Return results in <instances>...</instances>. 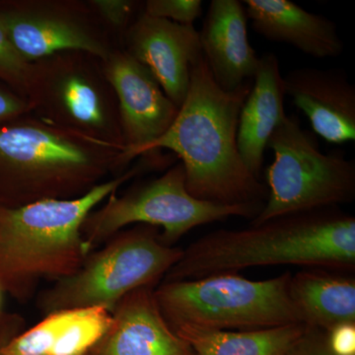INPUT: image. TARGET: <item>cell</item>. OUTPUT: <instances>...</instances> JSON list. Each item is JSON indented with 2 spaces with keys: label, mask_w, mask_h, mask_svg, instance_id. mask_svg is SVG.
Masks as SVG:
<instances>
[{
  "label": "cell",
  "mask_w": 355,
  "mask_h": 355,
  "mask_svg": "<svg viewBox=\"0 0 355 355\" xmlns=\"http://www.w3.org/2000/svg\"><path fill=\"white\" fill-rule=\"evenodd\" d=\"M183 253L184 250L163 243L153 226L133 229L65 277L51 292L49 307L113 311L130 292L148 287L169 272Z\"/></svg>",
  "instance_id": "cell-9"
},
{
  "label": "cell",
  "mask_w": 355,
  "mask_h": 355,
  "mask_svg": "<svg viewBox=\"0 0 355 355\" xmlns=\"http://www.w3.org/2000/svg\"><path fill=\"white\" fill-rule=\"evenodd\" d=\"M105 27L113 35L121 48V41L128 28L137 19L140 2L133 0H87Z\"/></svg>",
  "instance_id": "cell-21"
},
{
  "label": "cell",
  "mask_w": 355,
  "mask_h": 355,
  "mask_svg": "<svg viewBox=\"0 0 355 355\" xmlns=\"http://www.w3.org/2000/svg\"><path fill=\"white\" fill-rule=\"evenodd\" d=\"M253 83L224 91L202 58L191 72L188 94L171 127L144 155L162 149L181 160L187 190L193 197L218 205L265 203L268 190L248 170L237 146L243 105Z\"/></svg>",
  "instance_id": "cell-1"
},
{
  "label": "cell",
  "mask_w": 355,
  "mask_h": 355,
  "mask_svg": "<svg viewBox=\"0 0 355 355\" xmlns=\"http://www.w3.org/2000/svg\"><path fill=\"white\" fill-rule=\"evenodd\" d=\"M289 294L301 322L329 331L355 323V280L324 268L291 275Z\"/></svg>",
  "instance_id": "cell-18"
},
{
  "label": "cell",
  "mask_w": 355,
  "mask_h": 355,
  "mask_svg": "<svg viewBox=\"0 0 355 355\" xmlns=\"http://www.w3.org/2000/svg\"><path fill=\"white\" fill-rule=\"evenodd\" d=\"M0 347H1V345H0ZM0 355H3L1 354V352H0Z\"/></svg>",
  "instance_id": "cell-27"
},
{
  "label": "cell",
  "mask_w": 355,
  "mask_h": 355,
  "mask_svg": "<svg viewBox=\"0 0 355 355\" xmlns=\"http://www.w3.org/2000/svg\"><path fill=\"white\" fill-rule=\"evenodd\" d=\"M30 113L31 104L27 98L0 81V127Z\"/></svg>",
  "instance_id": "cell-24"
},
{
  "label": "cell",
  "mask_w": 355,
  "mask_h": 355,
  "mask_svg": "<svg viewBox=\"0 0 355 355\" xmlns=\"http://www.w3.org/2000/svg\"><path fill=\"white\" fill-rule=\"evenodd\" d=\"M113 317L108 333L87 355H196L166 321L149 287L121 299Z\"/></svg>",
  "instance_id": "cell-14"
},
{
  "label": "cell",
  "mask_w": 355,
  "mask_h": 355,
  "mask_svg": "<svg viewBox=\"0 0 355 355\" xmlns=\"http://www.w3.org/2000/svg\"><path fill=\"white\" fill-rule=\"evenodd\" d=\"M32 64L20 57L0 28V81L27 98L31 81Z\"/></svg>",
  "instance_id": "cell-22"
},
{
  "label": "cell",
  "mask_w": 355,
  "mask_h": 355,
  "mask_svg": "<svg viewBox=\"0 0 355 355\" xmlns=\"http://www.w3.org/2000/svg\"><path fill=\"white\" fill-rule=\"evenodd\" d=\"M248 17L239 0H212L200 33L203 58L224 91L235 90L253 78L260 58L250 44Z\"/></svg>",
  "instance_id": "cell-15"
},
{
  "label": "cell",
  "mask_w": 355,
  "mask_h": 355,
  "mask_svg": "<svg viewBox=\"0 0 355 355\" xmlns=\"http://www.w3.org/2000/svg\"><path fill=\"white\" fill-rule=\"evenodd\" d=\"M113 313L104 307L69 309L50 355H87L108 333Z\"/></svg>",
  "instance_id": "cell-20"
},
{
  "label": "cell",
  "mask_w": 355,
  "mask_h": 355,
  "mask_svg": "<svg viewBox=\"0 0 355 355\" xmlns=\"http://www.w3.org/2000/svg\"><path fill=\"white\" fill-rule=\"evenodd\" d=\"M0 28L30 64L67 51L104 60L121 48L88 1L80 0H0Z\"/></svg>",
  "instance_id": "cell-10"
},
{
  "label": "cell",
  "mask_w": 355,
  "mask_h": 355,
  "mask_svg": "<svg viewBox=\"0 0 355 355\" xmlns=\"http://www.w3.org/2000/svg\"><path fill=\"white\" fill-rule=\"evenodd\" d=\"M291 273L266 280L222 273L168 282L154 292L170 327L261 330L303 324L289 294Z\"/></svg>",
  "instance_id": "cell-5"
},
{
  "label": "cell",
  "mask_w": 355,
  "mask_h": 355,
  "mask_svg": "<svg viewBox=\"0 0 355 355\" xmlns=\"http://www.w3.org/2000/svg\"><path fill=\"white\" fill-rule=\"evenodd\" d=\"M142 169L144 166H137L80 197L0 205V270L22 279L76 272L90 249L83 236L84 222L99 203Z\"/></svg>",
  "instance_id": "cell-4"
},
{
  "label": "cell",
  "mask_w": 355,
  "mask_h": 355,
  "mask_svg": "<svg viewBox=\"0 0 355 355\" xmlns=\"http://www.w3.org/2000/svg\"><path fill=\"white\" fill-rule=\"evenodd\" d=\"M171 328L196 355H286L307 326L247 331L210 330L188 324Z\"/></svg>",
  "instance_id": "cell-19"
},
{
  "label": "cell",
  "mask_w": 355,
  "mask_h": 355,
  "mask_svg": "<svg viewBox=\"0 0 355 355\" xmlns=\"http://www.w3.org/2000/svg\"><path fill=\"white\" fill-rule=\"evenodd\" d=\"M105 76L116 95L125 160L144 155L176 119L179 108L167 97L150 70L123 48L102 60Z\"/></svg>",
  "instance_id": "cell-11"
},
{
  "label": "cell",
  "mask_w": 355,
  "mask_h": 355,
  "mask_svg": "<svg viewBox=\"0 0 355 355\" xmlns=\"http://www.w3.org/2000/svg\"><path fill=\"white\" fill-rule=\"evenodd\" d=\"M327 340L334 355H355V323L338 324L327 331Z\"/></svg>",
  "instance_id": "cell-26"
},
{
  "label": "cell",
  "mask_w": 355,
  "mask_h": 355,
  "mask_svg": "<svg viewBox=\"0 0 355 355\" xmlns=\"http://www.w3.org/2000/svg\"><path fill=\"white\" fill-rule=\"evenodd\" d=\"M123 153L24 114L0 127V205L80 197L128 164Z\"/></svg>",
  "instance_id": "cell-3"
},
{
  "label": "cell",
  "mask_w": 355,
  "mask_h": 355,
  "mask_svg": "<svg viewBox=\"0 0 355 355\" xmlns=\"http://www.w3.org/2000/svg\"><path fill=\"white\" fill-rule=\"evenodd\" d=\"M286 95L315 133L334 144L355 140V87L342 69L300 67L284 76Z\"/></svg>",
  "instance_id": "cell-13"
},
{
  "label": "cell",
  "mask_w": 355,
  "mask_h": 355,
  "mask_svg": "<svg viewBox=\"0 0 355 355\" xmlns=\"http://www.w3.org/2000/svg\"><path fill=\"white\" fill-rule=\"evenodd\" d=\"M265 203L218 205L198 200L189 193L182 163H178L158 179L135 189L123 197L110 196L101 209L91 212L83 224L86 244L118 232L133 223L163 228L160 239L166 245L183 237L191 229L231 216L253 219L260 214Z\"/></svg>",
  "instance_id": "cell-8"
},
{
  "label": "cell",
  "mask_w": 355,
  "mask_h": 355,
  "mask_svg": "<svg viewBox=\"0 0 355 355\" xmlns=\"http://www.w3.org/2000/svg\"><path fill=\"white\" fill-rule=\"evenodd\" d=\"M27 99L41 120L125 150L118 102L99 58L67 51L32 62Z\"/></svg>",
  "instance_id": "cell-7"
},
{
  "label": "cell",
  "mask_w": 355,
  "mask_h": 355,
  "mask_svg": "<svg viewBox=\"0 0 355 355\" xmlns=\"http://www.w3.org/2000/svg\"><path fill=\"white\" fill-rule=\"evenodd\" d=\"M268 147L275 155L266 169L268 198L251 224L354 202V161L342 149L322 153L314 135L301 127L295 114H286Z\"/></svg>",
  "instance_id": "cell-6"
},
{
  "label": "cell",
  "mask_w": 355,
  "mask_h": 355,
  "mask_svg": "<svg viewBox=\"0 0 355 355\" xmlns=\"http://www.w3.org/2000/svg\"><path fill=\"white\" fill-rule=\"evenodd\" d=\"M144 11L151 17L171 21L180 25H193L202 15L200 0H147Z\"/></svg>",
  "instance_id": "cell-23"
},
{
  "label": "cell",
  "mask_w": 355,
  "mask_h": 355,
  "mask_svg": "<svg viewBox=\"0 0 355 355\" xmlns=\"http://www.w3.org/2000/svg\"><path fill=\"white\" fill-rule=\"evenodd\" d=\"M286 355H334L329 347L327 331L307 327Z\"/></svg>",
  "instance_id": "cell-25"
},
{
  "label": "cell",
  "mask_w": 355,
  "mask_h": 355,
  "mask_svg": "<svg viewBox=\"0 0 355 355\" xmlns=\"http://www.w3.org/2000/svg\"><path fill=\"white\" fill-rule=\"evenodd\" d=\"M248 20L268 41L289 44L317 58L340 57L343 43L336 23L291 0H245Z\"/></svg>",
  "instance_id": "cell-16"
},
{
  "label": "cell",
  "mask_w": 355,
  "mask_h": 355,
  "mask_svg": "<svg viewBox=\"0 0 355 355\" xmlns=\"http://www.w3.org/2000/svg\"><path fill=\"white\" fill-rule=\"evenodd\" d=\"M253 79L240 114L237 146L245 166L259 179L268 140L286 116L284 76L277 55L260 58Z\"/></svg>",
  "instance_id": "cell-17"
},
{
  "label": "cell",
  "mask_w": 355,
  "mask_h": 355,
  "mask_svg": "<svg viewBox=\"0 0 355 355\" xmlns=\"http://www.w3.org/2000/svg\"><path fill=\"white\" fill-rule=\"evenodd\" d=\"M284 265L352 272L355 217L340 207H327L277 217L241 230L220 229L184 250L168 273L170 282H177Z\"/></svg>",
  "instance_id": "cell-2"
},
{
  "label": "cell",
  "mask_w": 355,
  "mask_h": 355,
  "mask_svg": "<svg viewBox=\"0 0 355 355\" xmlns=\"http://www.w3.org/2000/svg\"><path fill=\"white\" fill-rule=\"evenodd\" d=\"M121 48L150 70L180 108L188 94L191 69L203 57L195 26L151 17L141 11L123 36Z\"/></svg>",
  "instance_id": "cell-12"
}]
</instances>
